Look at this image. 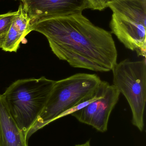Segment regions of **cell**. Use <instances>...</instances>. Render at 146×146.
<instances>
[{"label":"cell","mask_w":146,"mask_h":146,"mask_svg":"<svg viewBox=\"0 0 146 146\" xmlns=\"http://www.w3.org/2000/svg\"><path fill=\"white\" fill-rule=\"evenodd\" d=\"M29 31L44 35L54 54L73 67L105 72L117 63L111 33L93 25L82 13L35 22Z\"/></svg>","instance_id":"cell-1"},{"label":"cell","mask_w":146,"mask_h":146,"mask_svg":"<svg viewBox=\"0 0 146 146\" xmlns=\"http://www.w3.org/2000/svg\"><path fill=\"white\" fill-rule=\"evenodd\" d=\"M102 80L96 74L78 73L56 81L43 110L27 133L26 139L55 120L66 111L95 96Z\"/></svg>","instance_id":"cell-2"},{"label":"cell","mask_w":146,"mask_h":146,"mask_svg":"<svg viewBox=\"0 0 146 146\" xmlns=\"http://www.w3.org/2000/svg\"><path fill=\"white\" fill-rule=\"evenodd\" d=\"M55 82L44 76L19 80L3 94L10 113L26 139L45 106Z\"/></svg>","instance_id":"cell-3"},{"label":"cell","mask_w":146,"mask_h":146,"mask_svg":"<svg viewBox=\"0 0 146 146\" xmlns=\"http://www.w3.org/2000/svg\"><path fill=\"white\" fill-rule=\"evenodd\" d=\"M106 7L113 13L111 33L128 49L146 58V0H114Z\"/></svg>","instance_id":"cell-4"},{"label":"cell","mask_w":146,"mask_h":146,"mask_svg":"<svg viewBox=\"0 0 146 146\" xmlns=\"http://www.w3.org/2000/svg\"><path fill=\"white\" fill-rule=\"evenodd\" d=\"M113 85L127 99L132 111V123L144 130L146 101V62L125 59L112 68Z\"/></svg>","instance_id":"cell-5"},{"label":"cell","mask_w":146,"mask_h":146,"mask_svg":"<svg viewBox=\"0 0 146 146\" xmlns=\"http://www.w3.org/2000/svg\"><path fill=\"white\" fill-rule=\"evenodd\" d=\"M97 98L84 108L71 114L79 121L97 131L106 132L111 112L119 100L120 92L114 85L101 81Z\"/></svg>","instance_id":"cell-6"},{"label":"cell","mask_w":146,"mask_h":146,"mask_svg":"<svg viewBox=\"0 0 146 146\" xmlns=\"http://www.w3.org/2000/svg\"><path fill=\"white\" fill-rule=\"evenodd\" d=\"M30 24L51 18L82 13L91 9L88 0H21Z\"/></svg>","instance_id":"cell-7"},{"label":"cell","mask_w":146,"mask_h":146,"mask_svg":"<svg viewBox=\"0 0 146 146\" xmlns=\"http://www.w3.org/2000/svg\"><path fill=\"white\" fill-rule=\"evenodd\" d=\"M27 142L11 115L3 94H0V146H28Z\"/></svg>","instance_id":"cell-8"},{"label":"cell","mask_w":146,"mask_h":146,"mask_svg":"<svg viewBox=\"0 0 146 146\" xmlns=\"http://www.w3.org/2000/svg\"><path fill=\"white\" fill-rule=\"evenodd\" d=\"M30 19L23 9L19 6L2 49L7 52H17L20 43L30 33Z\"/></svg>","instance_id":"cell-9"},{"label":"cell","mask_w":146,"mask_h":146,"mask_svg":"<svg viewBox=\"0 0 146 146\" xmlns=\"http://www.w3.org/2000/svg\"><path fill=\"white\" fill-rule=\"evenodd\" d=\"M16 12L0 15V48H2L7 38Z\"/></svg>","instance_id":"cell-10"},{"label":"cell","mask_w":146,"mask_h":146,"mask_svg":"<svg viewBox=\"0 0 146 146\" xmlns=\"http://www.w3.org/2000/svg\"><path fill=\"white\" fill-rule=\"evenodd\" d=\"M91 5V9L94 10L102 11L105 8L102 2V0H88Z\"/></svg>","instance_id":"cell-11"},{"label":"cell","mask_w":146,"mask_h":146,"mask_svg":"<svg viewBox=\"0 0 146 146\" xmlns=\"http://www.w3.org/2000/svg\"><path fill=\"white\" fill-rule=\"evenodd\" d=\"M114 1V0H102V2H103V4L104 6H105V8L107 7H106V5L108 4L110 2L112 1Z\"/></svg>","instance_id":"cell-12"}]
</instances>
